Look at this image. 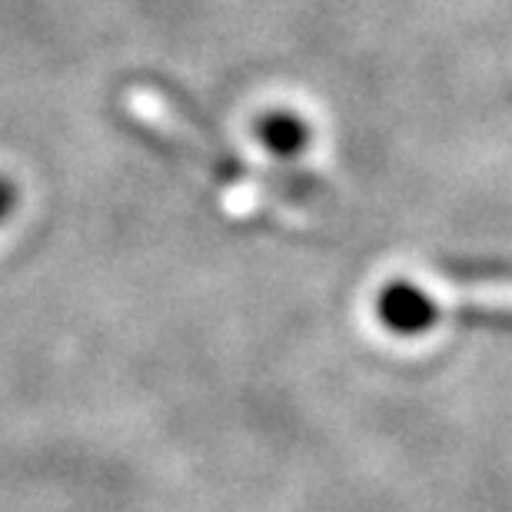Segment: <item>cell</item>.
Wrapping results in <instances>:
<instances>
[{
  "label": "cell",
  "mask_w": 512,
  "mask_h": 512,
  "mask_svg": "<svg viewBox=\"0 0 512 512\" xmlns=\"http://www.w3.org/2000/svg\"><path fill=\"white\" fill-rule=\"evenodd\" d=\"M17 207V183L0 173V223H4Z\"/></svg>",
  "instance_id": "3"
},
{
  "label": "cell",
  "mask_w": 512,
  "mask_h": 512,
  "mask_svg": "<svg viewBox=\"0 0 512 512\" xmlns=\"http://www.w3.org/2000/svg\"><path fill=\"white\" fill-rule=\"evenodd\" d=\"M253 133L280 160H296L313 143V127L300 114H293V110H270V114H263L253 124Z\"/></svg>",
  "instance_id": "2"
},
{
  "label": "cell",
  "mask_w": 512,
  "mask_h": 512,
  "mask_svg": "<svg viewBox=\"0 0 512 512\" xmlns=\"http://www.w3.org/2000/svg\"><path fill=\"white\" fill-rule=\"evenodd\" d=\"M376 313H380V323L386 330H393L399 336L426 333V330H433V323H436L433 296L423 293L409 280L386 283L380 290V300H376Z\"/></svg>",
  "instance_id": "1"
}]
</instances>
